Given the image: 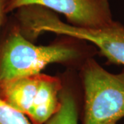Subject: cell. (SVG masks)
Listing matches in <instances>:
<instances>
[{
  "label": "cell",
  "mask_w": 124,
  "mask_h": 124,
  "mask_svg": "<svg viewBox=\"0 0 124 124\" xmlns=\"http://www.w3.org/2000/svg\"><path fill=\"white\" fill-rule=\"evenodd\" d=\"M110 0H10L7 11L27 6H39L65 16L69 24L84 28H101L115 20Z\"/></svg>",
  "instance_id": "cell-4"
},
{
  "label": "cell",
  "mask_w": 124,
  "mask_h": 124,
  "mask_svg": "<svg viewBox=\"0 0 124 124\" xmlns=\"http://www.w3.org/2000/svg\"><path fill=\"white\" fill-rule=\"evenodd\" d=\"M61 106L59 110L45 124H78V111L75 95L68 88L59 93Z\"/></svg>",
  "instance_id": "cell-7"
},
{
  "label": "cell",
  "mask_w": 124,
  "mask_h": 124,
  "mask_svg": "<svg viewBox=\"0 0 124 124\" xmlns=\"http://www.w3.org/2000/svg\"><path fill=\"white\" fill-rule=\"evenodd\" d=\"M81 79L83 124H115L124 117V68L119 74H112L88 57L82 66Z\"/></svg>",
  "instance_id": "cell-2"
},
{
  "label": "cell",
  "mask_w": 124,
  "mask_h": 124,
  "mask_svg": "<svg viewBox=\"0 0 124 124\" xmlns=\"http://www.w3.org/2000/svg\"></svg>",
  "instance_id": "cell-10"
},
{
  "label": "cell",
  "mask_w": 124,
  "mask_h": 124,
  "mask_svg": "<svg viewBox=\"0 0 124 124\" xmlns=\"http://www.w3.org/2000/svg\"><path fill=\"white\" fill-rule=\"evenodd\" d=\"M32 27L37 35L52 32L89 41L110 63L124 66V26L119 22L101 28H79L62 21L48 9L41 8L32 17Z\"/></svg>",
  "instance_id": "cell-3"
},
{
  "label": "cell",
  "mask_w": 124,
  "mask_h": 124,
  "mask_svg": "<svg viewBox=\"0 0 124 124\" xmlns=\"http://www.w3.org/2000/svg\"><path fill=\"white\" fill-rule=\"evenodd\" d=\"M63 88L62 81L56 77L41 74L37 97L28 116L32 124H45L59 109V93Z\"/></svg>",
  "instance_id": "cell-6"
},
{
  "label": "cell",
  "mask_w": 124,
  "mask_h": 124,
  "mask_svg": "<svg viewBox=\"0 0 124 124\" xmlns=\"http://www.w3.org/2000/svg\"><path fill=\"white\" fill-rule=\"evenodd\" d=\"M0 124H31L24 114L17 110L0 97Z\"/></svg>",
  "instance_id": "cell-8"
},
{
  "label": "cell",
  "mask_w": 124,
  "mask_h": 124,
  "mask_svg": "<svg viewBox=\"0 0 124 124\" xmlns=\"http://www.w3.org/2000/svg\"><path fill=\"white\" fill-rule=\"evenodd\" d=\"M10 0H0V28L4 22L6 15L8 13L7 9Z\"/></svg>",
  "instance_id": "cell-9"
},
{
  "label": "cell",
  "mask_w": 124,
  "mask_h": 124,
  "mask_svg": "<svg viewBox=\"0 0 124 124\" xmlns=\"http://www.w3.org/2000/svg\"><path fill=\"white\" fill-rule=\"evenodd\" d=\"M83 57L79 48L66 42L48 46L33 44L15 21L0 45V84L39 75L51 63L71 64Z\"/></svg>",
  "instance_id": "cell-1"
},
{
  "label": "cell",
  "mask_w": 124,
  "mask_h": 124,
  "mask_svg": "<svg viewBox=\"0 0 124 124\" xmlns=\"http://www.w3.org/2000/svg\"><path fill=\"white\" fill-rule=\"evenodd\" d=\"M41 73L22 77L0 84V97L9 106L28 116L34 105Z\"/></svg>",
  "instance_id": "cell-5"
}]
</instances>
